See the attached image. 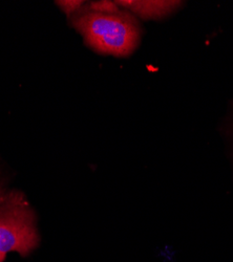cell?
<instances>
[{"instance_id": "3957f363", "label": "cell", "mask_w": 233, "mask_h": 262, "mask_svg": "<svg viewBox=\"0 0 233 262\" xmlns=\"http://www.w3.org/2000/svg\"><path fill=\"white\" fill-rule=\"evenodd\" d=\"M118 7L143 18H161L177 10L180 2H116Z\"/></svg>"}, {"instance_id": "277c9868", "label": "cell", "mask_w": 233, "mask_h": 262, "mask_svg": "<svg viewBox=\"0 0 233 262\" xmlns=\"http://www.w3.org/2000/svg\"><path fill=\"white\" fill-rule=\"evenodd\" d=\"M57 5L67 14H72L81 10L83 2H57Z\"/></svg>"}, {"instance_id": "7a4b0ae2", "label": "cell", "mask_w": 233, "mask_h": 262, "mask_svg": "<svg viewBox=\"0 0 233 262\" xmlns=\"http://www.w3.org/2000/svg\"><path fill=\"white\" fill-rule=\"evenodd\" d=\"M39 242L35 214L25 195L17 191L0 193V262L10 252L29 256Z\"/></svg>"}, {"instance_id": "6da1fadb", "label": "cell", "mask_w": 233, "mask_h": 262, "mask_svg": "<svg viewBox=\"0 0 233 262\" xmlns=\"http://www.w3.org/2000/svg\"><path fill=\"white\" fill-rule=\"evenodd\" d=\"M73 24L87 45L99 54L127 57L139 45L141 31L136 19L115 3H93Z\"/></svg>"}]
</instances>
